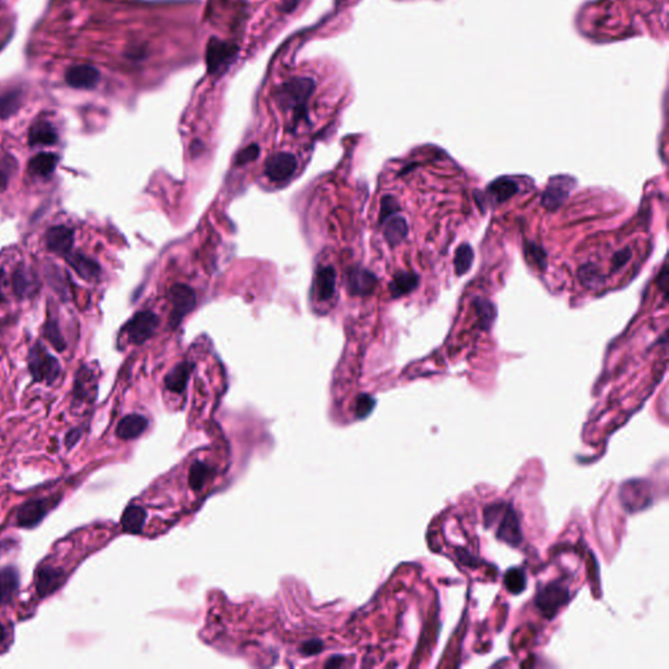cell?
<instances>
[{"label": "cell", "instance_id": "cell-1", "mask_svg": "<svg viewBox=\"0 0 669 669\" xmlns=\"http://www.w3.org/2000/svg\"><path fill=\"white\" fill-rule=\"evenodd\" d=\"M29 369L36 382H55L60 374V365L57 358L48 353L42 345H36L29 354Z\"/></svg>", "mask_w": 669, "mask_h": 669}, {"label": "cell", "instance_id": "cell-2", "mask_svg": "<svg viewBox=\"0 0 669 669\" xmlns=\"http://www.w3.org/2000/svg\"><path fill=\"white\" fill-rule=\"evenodd\" d=\"M314 88L316 84L311 79H293L283 86L280 92V101L283 105L287 106L288 109H293L299 113L305 109L306 101L314 92Z\"/></svg>", "mask_w": 669, "mask_h": 669}, {"label": "cell", "instance_id": "cell-3", "mask_svg": "<svg viewBox=\"0 0 669 669\" xmlns=\"http://www.w3.org/2000/svg\"><path fill=\"white\" fill-rule=\"evenodd\" d=\"M59 498H37L30 499L20 507L19 513L16 515L18 526L21 528H34L42 523V520L48 516L50 510L55 506Z\"/></svg>", "mask_w": 669, "mask_h": 669}, {"label": "cell", "instance_id": "cell-4", "mask_svg": "<svg viewBox=\"0 0 669 669\" xmlns=\"http://www.w3.org/2000/svg\"><path fill=\"white\" fill-rule=\"evenodd\" d=\"M238 48L234 43L224 42L219 39H210L207 45V67L210 74H217L233 63L237 58Z\"/></svg>", "mask_w": 669, "mask_h": 669}, {"label": "cell", "instance_id": "cell-5", "mask_svg": "<svg viewBox=\"0 0 669 669\" xmlns=\"http://www.w3.org/2000/svg\"><path fill=\"white\" fill-rule=\"evenodd\" d=\"M158 325L160 319L154 313L142 311L128 320L125 331L134 344H142L154 334Z\"/></svg>", "mask_w": 669, "mask_h": 669}, {"label": "cell", "instance_id": "cell-6", "mask_svg": "<svg viewBox=\"0 0 669 669\" xmlns=\"http://www.w3.org/2000/svg\"><path fill=\"white\" fill-rule=\"evenodd\" d=\"M67 575L63 569L51 565L39 566L34 576L36 591L41 599H45L50 595L57 593L58 590L66 583Z\"/></svg>", "mask_w": 669, "mask_h": 669}, {"label": "cell", "instance_id": "cell-7", "mask_svg": "<svg viewBox=\"0 0 669 669\" xmlns=\"http://www.w3.org/2000/svg\"><path fill=\"white\" fill-rule=\"evenodd\" d=\"M169 299L173 305L170 323L173 327H175L181 323L184 316L194 310L196 305V296L191 288L177 284L169 290Z\"/></svg>", "mask_w": 669, "mask_h": 669}, {"label": "cell", "instance_id": "cell-8", "mask_svg": "<svg viewBox=\"0 0 669 669\" xmlns=\"http://www.w3.org/2000/svg\"><path fill=\"white\" fill-rule=\"evenodd\" d=\"M297 166L298 163L295 154L278 152L268 157L264 173L268 180L280 183V182L288 181L296 173Z\"/></svg>", "mask_w": 669, "mask_h": 669}, {"label": "cell", "instance_id": "cell-9", "mask_svg": "<svg viewBox=\"0 0 669 669\" xmlns=\"http://www.w3.org/2000/svg\"><path fill=\"white\" fill-rule=\"evenodd\" d=\"M573 187V180L566 175H558L552 178L548 183V187L543 195V199H541L543 205L546 210H558L562 205V203L567 199L569 192L572 191Z\"/></svg>", "mask_w": 669, "mask_h": 669}, {"label": "cell", "instance_id": "cell-10", "mask_svg": "<svg viewBox=\"0 0 669 669\" xmlns=\"http://www.w3.org/2000/svg\"><path fill=\"white\" fill-rule=\"evenodd\" d=\"M101 80L100 71L88 65H79L68 68L66 81L71 88L76 89H93Z\"/></svg>", "mask_w": 669, "mask_h": 669}, {"label": "cell", "instance_id": "cell-11", "mask_svg": "<svg viewBox=\"0 0 669 669\" xmlns=\"http://www.w3.org/2000/svg\"><path fill=\"white\" fill-rule=\"evenodd\" d=\"M74 242V231L67 227H54L46 233V246L58 255H68L72 250Z\"/></svg>", "mask_w": 669, "mask_h": 669}, {"label": "cell", "instance_id": "cell-12", "mask_svg": "<svg viewBox=\"0 0 669 669\" xmlns=\"http://www.w3.org/2000/svg\"><path fill=\"white\" fill-rule=\"evenodd\" d=\"M336 288V272L334 267L325 266L318 268L314 284H313V295L318 301L327 302L334 297Z\"/></svg>", "mask_w": 669, "mask_h": 669}, {"label": "cell", "instance_id": "cell-13", "mask_svg": "<svg viewBox=\"0 0 669 669\" xmlns=\"http://www.w3.org/2000/svg\"><path fill=\"white\" fill-rule=\"evenodd\" d=\"M377 285V278L370 271L363 268H353L346 278V287L354 296L370 295Z\"/></svg>", "mask_w": 669, "mask_h": 669}, {"label": "cell", "instance_id": "cell-14", "mask_svg": "<svg viewBox=\"0 0 669 669\" xmlns=\"http://www.w3.org/2000/svg\"><path fill=\"white\" fill-rule=\"evenodd\" d=\"M519 184L515 180L510 178V177H504V178H498L494 182H492L489 184L488 189H487V192H485V196L488 199L490 204H502L505 201H508L510 198H513L515 194L519 192Z\"/></svg>", "mask_w": 669, "mask_h": 669}, {"label": "cell", "instance_id": "cell-15", "mask_svg": "<svg viewBox=\"0 0 669 669\" xmlns=\"http://www.w3.org/2000/svg\"><path fill=\"white\" fill-rule=\"evenodd\" d=\"M148 428V420L142 414H128L119 421L116 426V437L121 440L139 438Z\"/></svg>", "mask_w": 669, "mask_h": 669}, {"label": "cell", "instance_id": "cell-16", "mask_svg": "<svg viewBox=\"0 0 669 669\" xmlns=\"http://www.w3.org/2000/svg\"><path fill=\"white\" fill-rule=\"evenodd\" d=\"M20 587L19 570L13 566L0 569V607L12 600Z\"/></svg>", "mask_w": 669, "mask_h": 669}, {"label": "cell", "instance_id": "cell-17", "mask_svg": "<svg viewBox=\"0 0 669 669\" xmlns=\"http://www.w3.org/2000/svg\"><path fill=\"white\" fill-rule=\"evenodd\" d=\"M384 221V238L390 243V246H396L403 242L408 234L407 221L402 216L391 215Z\"/></svg>", "mask_w": 669, "mask_h": 669}, {"label": "cell", "instance_id": "cell-18", "mask_svg": "<svg viewBox=\"0 0 669 669\" xmlns=\"http://www.w3.org/2000/svg\"><path fill=\"white\" fill-rule=\"evenodd\" d=\"M67 262L71 264V267L75 269L77 275L84 280L90 281L98 278L100 275V266L95 260L88 258L83 254L69 252L67 255Z\"/></svg>", "mask_w": 669, "mask_h": 669}, {"label": "cell", "instance_id": "cell-19", "mask_svg": "<svg viewBox=\"0 0 669 669\" xmlns=\"http://www.w3.org/2000/svg\"><path fill=\"white\" fill-rule=\"evenodd\" d=\"M58 142L55 128L48 121H39L30 127L29 144L30 145H53Z\"/></svg>", "mask_w": 669, "mask_h": 669}, {"label": "cell", "instance_id": "cell-20", "mask_svg": "<svg viewBox=\"0 0 669 669\" xmlns=\"http://www.w3.org/2000/svg\"><path fill=\"white\" fill-rule=\"evenodd\" d=\"M191 373V365L189 363H178L170 373L166 375L165 378V384L166 387L173 392H180L184 390L186 384L189 382Z\"/></svg>", "mask_w": 669, "mask_h": 669}, {"label": "cell", "instance_id": "cell-21", "mask_svg": "<svg viewBox=\"0 0 669 669\" xmlns=\"http://www.w3.org/2000/svg\"><path fill=\"white\" fill-rule=\"evenodd\" d=\"M59 157L54 154H39L29 163L30 172L37 177H50L57 168Z\"/></svg>", "mask_w": 669, "mask_h": 669}, {"label": "cell", "instance_id": "cell-22", "mask_svg": "<svg viewBox=\"0 0 669 669\" xmlns=\"http://www.w3.org/2000/svg\"><path fill=\"white\" fill-rule=\"evenodd\" d=\"M145 511L140 506H128L122 515V527L128 534H140L145 522Z\"/></svg>", "mask_w": 669, "mask_h": 669}, {"label": "cell", "instance_id": "cell-23", "mask_svg": "<svg viewBox=\"0 0 669 669\" xmlns=\"http://www.w3.org/2000/svg\"><path fill=\"white\" fill-rule=\"evenodd\" d=\"M419 276L411 272H400L398 273L390 284V290L393 297H400L412 292L419 285Z\"/></svg>", "mask_w": 669, "mask_h": 669}, {"label": "cell", "instance_id": "cell-24", "mask_svg": "<svg viewBox=\"0 0 669 669\" xmlns=\"http://www.w3.org/2000/svg\"><path fill=\"white\" fill-rule=\"evenodd\" d=\"M21 106V92L11 90L0 96V119H6L15 114Z\"/></svg>", "mask_w": 669, "mask_h": 669}, {"label": "cell", "instance_id": "cell-25", "mask_svg": "<svg viewBox=\"0 0 669 669\" xmlns=\"http://www.w3.org/2000/svg\"><path fill=\"white\" fill-rule=\"evenodd\" d=\"M578 278L586 288H599L604 283V276H602L600 269L595 267L593 264H587V266L579 268Z\"/></svg>", "mask_w": 669, "mask_h": 669}, {"label": "cell", "instance_id": "cell-26", "mask_svg": "<svg viewBox=\"0 0 669 669\" xmlns=\"http://www.w3.org/2000/svg\"><path fill=\"white\" fill-rule=\"evenodd\" d=\"M472 263H473V250L469 246L468 243H464V245L458 248L457 252H455L454 264H455L457 273L458 275L467 273L469 268L472 266Z\"/></svg>", "mask_w": 669, "mask_h": 669}, {"label": "cell", "instance_id": "cell-27", "mask_svg": "<svg viewBox=\"0 0 669 669\" xmlns=\"http://www.w3.org/2000/svg\"><path fill=\"white\" fill-rule=\"evenodd\" d=\"M210 466H207L205 463L195 461L194 466H192L191 471H190V484H191L192 488L195 489V490L201 489V487L204 485V482L207 481V478H210Z\"/></svg>", "mask_w": 669, "mask_h": 669}, {"label": "cell", "instance_id": "cell-28", "mask_svg": "<svg viewBox=\"0 0 669 669\" xmlns=\"http://www.w3.org/2000/svg\"><path fill=\"white\" fill-rule=\"evenodd\" d=\"M476 306H478V316L482 320V325L489 327L493 323V320L496 318V310H494L493 304L489 302L487 299H478Z\"/></svg>", "mask_w": 669, "mask_h": 669}, {"label": "cell", "instance_id": "cell-29", "mask_svg": "<svg viewBox=\"0 0 669 669\" xmlns=\"http://www.w3.org/2000/svg\"><path fill=\"white\" fill-rule=\"evenodd\" d=\"M45 334H46V337L50 340V343L54 345L59 352H62V351L65 349L66 345H65L63 336L60 334L57 323H55L54 320H48L46 328H45Z\"/></svg>", "mask_w": 669, "mask_h": 669}, {"label": "cell", "instance_id": "cell-30", "mask_svg": "<svg viewBox=\"0 0 669 669\" xmlns=\"http://www.w3.org/2000/svg\"><path fill=\"white\" fill-rule=\"evenodd\" d=\"M13 287H15V290H16V293H18L20 297L25 296L29 290H30V280H29L27 273H25L22 269H19V271L15 273Z\"/></svg>", "mask_w": 669, "mask_h": 669}, {"label": "cell", "instance_id": "cell-31", "mask_svg": "<svg viewBox=\"0 0 669 669\" xmlns=\"http://www.w3.org/2000/svg\"><path fill=\"white\" fill-rule=\"evenodd\" d=\"M259 156V147L257 144H251L248 148H245L243 151L239 152L237 158H236V163L237 165H243V163H251L254 161L257 157Z\"/></svg>", "mask_w": 669, "mask_h": 669}, {"label": "cell", "instance_id": "cell-32", "mask_svg": "<svg viewBox=\"0 0 669 669\" xmlns=\"http://www.w3.org/2000/svg\"><path fill=\"white\" fill-rule=\"evenodd\" d=\"M398 210V204L391 196H384L382 199V210H381V221L386 220L391 215H395Z\"/></svg>", "mask_w": 669, "mask_h": 669}, {"label": "cell", "instance_id": "cell-33", "mask_svg": "<svg viewBox=\"0 0 669 669\" xmlns=\"http://www.w3.org/2000/svg\"><path fill=\"white\" fill-rule=\"evenodd\" d=\"M373 405V399H372L370 396H367V395L361 396L360 400H358V404H357V413H358V416H361V417L366 416L369 412L372 411Z\"/></svg>", "mask_w": 669, "mask_h": 669}, {"label": "cell", "instance_id": "cell-34", "mask_svg": "<svg viewBox=\"0 0 669 669\" xmlns=\"http://www.w3.org/2000/svg\"><path fill=\"white\" fill-rule=\"evenodd\" d=\"M81 435H83V431H80V429H72V431H68L67 435H66V440H65V442H66V447H67L68 450L75 447L77 442L81 438Z\"/></svg>", "mask_w": 669, "mask_h": 669}, {"label": "cell", "instance_id": "cell-35", "mask_svg": "<svg viewBox=\"0 0 669 669\" xmlns=\"http://www.w3.org/2000/svg\"><path fill=\"white\" fill-rule=\"evenodd\" d=\"M319 647H320V643H318V642H310V643H307L306 646H305V649H307V650H305V654H307V655L316 654V652L319 651Z\"/></svg>", "mask_w": 669, "mask_h": 669}, {"label": "cell", "instance_id": "cell-36", "mask_svg": "<svg viewBox=\"0 0 669 669\" xmlns=\"http://www.w3.org/2000/svg\"><path fill=\"white\" fill-rule=\"evenodd\" d=\"M7 637H8L7 629L4 628L3 623H0V646H3L4 642L7 641Z\"/></svg>", "mask_w": 669, "mask_h": 669}, {"label": "cell", "instance_id": "cell-37", "mask_svg": "<svg viewBox=\"0 0 669 669\" xmlns=\"http://www.w3.org/2000/svg\"><path fill=\"white\" fill-rule=\"evenodd\" d=\"M7 182H8V177L4 173L0 172V191H3L6 189Z\"/></svg>", "mask_w": 669, "mask_h": 669}, {"label": "cell", "instance_id": "cell-38", "mask_svg": "<svg viewBox=\"0 0 669 669\" xmlns=\"http://www.w3.org/2000/svg\"><path fill=\"white\" fill-rule=\"evenodd\" d=\"M11 544H12V543H11L10 540L0 543V555H1L3 552H6L7 549H10Z\"/></svg>", "mask_w": 669, "mask_h": 669}, {"label": "cell", "instance_id": "cell-39", "mask_svg": "<svg viewBox=\"0 0 669 669\" xmlns=\"http://www.w3.org/2000/svg\"><path fill=\"white\" fill-rule=\"evenodd\" d=\"M1 280H3V272H0V284H1Z\"/></svg>", "mask_w": 669, "mask_h": 669}]
</instances>
